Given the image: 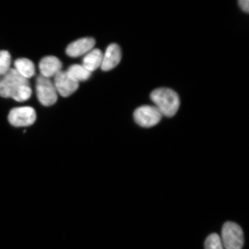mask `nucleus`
I'll return each mask as SVG.
<instances>
[{"mask_svg":"<svg viewBox=\"0 0 249 249\" xmlns=\"http://www.w3.org/2000/svg\"><path fill=\"white\" fill-rule=\"evenodd\" d=\"M32 94L29 80L20 75L14 68H11L0 79V96L12 98L18 102L28 100Z\"/></svg>","mask_w":249,"mask_h":249,"instance_id":"obj_1","label":"nucleus"},{"mask_svg":"<svg viewBox=\"0 0 249 249\" xmlns=\"http://www.w3.org/2000/svg\"><path fill=\"white\" fill-rule=\"evenodd\" d=\"M150 97L162 116L171 117L178 111L180 99L177 92L167 88L156 89L151 93Z\"/></svg>","mask_w":249,"mask_h":249,"instance_id":"obj_2","label":"nucleus"},{"mask_svg":"<svg viewBox=\"0 0 249 249\" xmlns=\"http://www.w3.org/2000/svg\"><path fill=\"white\" fill-rule=\"evenodd\" d=\"M221 240L225 249H242L244 244V232L237 224L227 222L223 227Z\"/></svg>","mask_w":249,"mask_h":249,"instance_id":"obj_3","label":"nucleus"},{"mask_svg":"<svg viewBox=\"0 0 249 249\" xmlns=\"http://www.w3.org/2000/svg\"><path fill=\"white\" fill-rule=\"evenodd\" d=\"M36 92L38 101L45 107L54 105L57 101V92L51 79L40 75L36 81Z\"/></svg>","mask_w":249,"mask_h":249,"instance_id":"obj_4","label":"nucleus"},{"mask_svg":"<svg viewBox=\"0 0 249 249\" xmlns=\"http://www.w3.org/2000/svg\"><path fill=\"white\" fill-rule=\"evenodd\" d=\"M133 117L140 126L151 127L160 122L162 115L155 107L145 105L137 108Z\"/></svg>","mask_w":249,"mask_h":249,"instance_id":"obj_5","label":"nucleus"},{"mask_svg":"<svg viewBox=\"0 0 249 249\" xmlns=\"http://www.w3.org/2000/svg\"><path fill=\"white\" fill-rule=\"evenodd\" d=\"M36 119V114L33 107H29L12 109L8 116V121L15 127H24L33 124Z\"/></svg>","mask_w":249,"mask_h":249,"instance_id":"obj_6","label":"nucleus"},{"mask_svg":"<svg viewBox=\"0 0 249 249\" xmlns=\"http://www.w3.org/2000/svg\"><path fill=\"white\" fill-rule=\"evenodd\" d=\"M56 91L63 97H68L79 88V84L68 74L67 71H60L54 76L53 82Z\"/></svg>","mask_w":249,"mask_h":249,"instance_id":"obj_7","label":"nucleus"},{"mask_svg":"<svg viewBox=\"0 0 249 249\" xmlns=\"http://www.w3.org/2000/svg\"><path fill=\"white\" fill-rule=\"evenodd\" d=\"M95 45V40L92 38L77 39L68 45L66 50L68 55L71 57H78L86 55L92 51Z\"/></svg>","mask_w":249,"mask_h":249,"instance_id":"obj_8","label":"nucleus"},{"mask_svg":"<svg viewBox=\"0 0 249 249\" xmlns=\"http://www.w3.org/2000/svg\"><path fill=\"white\" fill-rule=\"evenodd\" d=\"M121 60V49L119 46L113 43L107 47V51L103 55L101 69L104 71L113 70L119 64Z\"/></svg>","mask_w":249,"mask_h":249,"instance_id":"obj_9","label":"nucleus"},{"mask_svg":"<svg viewBox=\"0 0 249 249\" xmlns=\"http://www.w3.org/2000/svg\"><path fill=\"white\" fill-rule=\"evenodd\" d=\"M62 64L59 59L54 56H47L39 62L40 75L46 78L54 77L61 71Z\"/></svg>","mask_w":249,"mask_h":249,"instance_id":"obj_10","label":"nucleus"},{"mask_svg":"<svg viewBox=\"0 0 249 249\" xmlns=\"http://www.w3.org/2000/svg\"><path fill=\"white\" fill-rule=\"evenodd\" d=\"M103 55L104 54L102 53L100 50L93 49L84 57L82 65L87 70L92 73V71L101 67Z\"/></svg>","mask_w":249,"mask_h":249,"instance_id":"obj_11","label":"nucleus"},{"mask_svg":"<svg viewBox=\"0 0 249 249\" xmlns=\"http://www.w3.org/2000/svg\"><path fill=\"white\" fill-rule=\"evenodd\" d=\"M14 69L20 75L26 79L34 76L36 73L35 65L32 61L27 58H21L17 59L14 62Z\"/></svg>","mask_w":249,"mask_h":249,"instance_id":"obj_12","label":"nucleus"},{"mask_svg":"<svg viewBox=\"0 0 249 249\" xmlns=\"http://www.w3.org/2000/svg\"><path fill=\"white\" fill-rule=\"evenodd\" d=\"M67 72L77 82H84L88 80L91 76V72L83 66V65L74 64L71 65L67 71Z\"/></svg>","mask_w":249,"mask_h":249,"instance_id":"obj_13","label":"nucleus"},{"mask_svg":"<svg viewBox=\"0 0 249 249\" xmlns=\"http://www.w3.org/2000/svg\"><path fill=\"white\" fill-rule=\"evenodd\" d=\"M11 56L7 51H0V76H4L10 70Z\"/></svg>","mask_w":249,"mask_h":249,"instance_id":"obj_14","label":"nucleus"},{"mask_svg":"<svg viewBox=\"0 0 249 249\" xmlns=\"http://www.w3.org/2000/svg\"><path fill=\"white\" fill-rule=\"evenodd\" d=\"M205 249H225L219 235L213 233L207 238L205 243Z\"/></svg>","mask_w":249,"mask_h":249,"instance_id":"obj_15","label":"nucleus"},{"mask_svg":"<svg viewBox=\"0 0 249 249\" xmlns=\"http://www.w3.org/2000/svg\"><path fill=\"white\" fill-rule=\"evenodd\" d=\"M238 4L243 11L248 13L249 11V0H239L238 1Z\"/></svg>","mask_w":249,"mask_h":249,"instance_id":"obj_16","label":"nucleus"}]
</instances>
